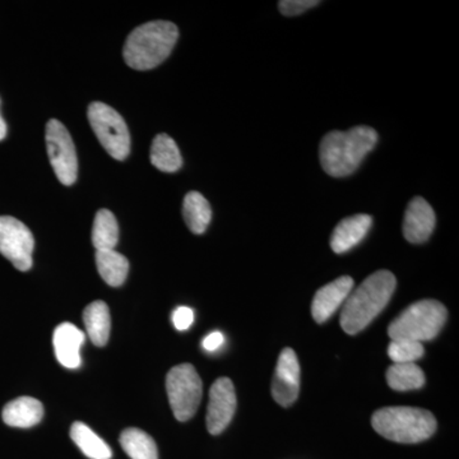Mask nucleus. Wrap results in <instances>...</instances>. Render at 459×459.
I'll use <instances>...</instances> for the list:
<instances>
[{
	"label": "nucleus",
	"instance_id": "obj_7",
	"mask_svg": "<svg viewBox=\"0 0 459 459\" xmlns=\"http://www.w3.org/2000/svg\"><path fill=\"white\" fill-rule=\"evenodd\" d=\"M166 391L175 419L184 422L195 415L201 403L204 385L192 364H180L169 371Z\"/></svg>",
	"mask_w": 459,
	"mask_h": 459
},
{
	"label": "nucleus",
	"instance_id": "obj_20",
	"mask_svg": "<svg viewBox=\"0 0 459 459\" xmlns=\"http://www.w3.org/2000/svg\"><path fill=\"white\" fill-rule=\"evenodd\" d=\"M151 162L160 171L175 172L183 166V157L171 137L159 134L151 146Z\"/></svg>",
	"mask_w": 459,
	"mask_h": 459
},
{
	"label": "nucleus",
	"instance_id": "obj_12",
	"mask_svg": "<svg viewBox=\"0 0 459 459\" xmlns=\"http://www.w3.org/2000/svg\"><path fill=\"white\" fill-rule=\"evenodd\" d=\"M353 285L355 282L351 277L342 276L319 289L314 296L312 305L313 318L316 322L320 325L327 322L351 294Z\"/></svg>",
	"mask_w": 459,
	"mask_h": 459
},
{
	"label": "nucleus",
	"instance_id": "obj_24",
	"mask_svg": "<svg viewBox=\"0 0 459 459\" xmlns=\"http://www.w3.org/2000/svg\"><path fill=\"white\" fill-rule=\"evenodd\" d=\"M386 382L397 392L413 391L425 385L424 371L415 362L411 364H394L386 371Z\"/></svg>",
	"mask_w": 459,
	"mask_h": 459
},
{
	"label": "nucleus",
	"instance_id": "obj_8",
	"mask_svg": "<svg viewBox=\"0 0 459 459\" xmlns=\"http://www.w3.org/2000/svg\"><path fill=\"white\" fill-rule=\"evenodd\" d=\"M47 147L57 179L63 186H74L77 180V153L71 134L59 120L51 119L48 123Z\"/></svg>",
	"mask_w": 459,
	"mask_h": 459
},
{
	"label": "nucleus",
	"instance_id": "obj_5",
	"mask_svg": "<svg viewBox=\"0 0 459 459\" xmlns=\"http://www.w3.org/2000/svg\"><path fill=\"white\" fill-rule=\"evenodd\" d=\"M446 307L437 300H421L410 305L389 325L391 340H410L425 342L434 340L446 322Z\"/></svg>",
	"mask_w": 459,
	"mask_h": 459
},
{
	"label": "nucleus",
	"instance_id": "obj_13",
	"mask_svg": "<svg viewBox=\"0 0 459 459\" xmlns=\"http://www.w3.org/2000/svg\"><path fill=\"white\" fill-rule=\"evenodd\" d=\"M435 212L424 198L416 197L407 205L403 220V235L412 244L425 243L435 229Z\"/></svg>",
	"mask_w": 459,
	"mask_h": 459
},
{
	"label": "nucleus",
	"instance_id": "obj_15",
	"mask_svg": "<svg viewBox=\"0 0 459 459\" xmlns=\"http://www.w3.org/2000/svg\"><path fill=\"white\" fill-rule=\"evenodd\" d=\"M371 225H373V219L369 214H355L342 220L332 234V250L337 255L349 252L367 237Z\"/></svg>",
	"mask_w": 459,
	"mask_h": 459
},
{
	"label": "nucleus",
	"instance_id": "obj_22",
	"mask_svg": "<svg viewBox=\"0 0 459 459\" xmlns=\"http://www.w3.org/2000/svg\"><path fill=\"white\" fill-rule=\"evenodd\" d=\"M120 446L132 459H159L155 440L140 429H126L120 435Z\"/></svg>",
	"mask_w": 459,
	"mask_h": 459
},
{
	"label": "nucleus",
	"instance_id": "obj_9",
	"mask_svg": "<svg viewBox=\"0 0 459 459\" xmlns=\"http://www.w3.org/2000/svg\"><path fill=\"white\" fill-rule=\"evenodd\" d=\"M35 238L25 223L11 216H0V255L5 256L18 271L32 267Z\"/></svg>",
	"mask_w": 459,
	"mask_h": 459
},
{
	"label": "nucleus",
	"instance_id": "obj_29",
	"mask_svg": "<svg viewBox=\"0 0 459 459\" xmlns=\"http://www.w3.org/2000/svg\"><path fill=\"white\" fill-rule=\"evenodd\" d=\"M5 137H7V124L0 114V141L4 140Z\"/></svg>",
	"mask_w": 459,
	"mask_h": 459
},
{
	"label": "nucleus",
	"instance_id": "obj_2",
	"mask_svg": "<svg viewBox=\"0 0 459 459\" xmlns=\"http://www.w3.org/2000/svg\"><path fill=\"white\" fill-rule=\"evenodd\" d=\"M377 142V133L370 126H355L350 131L328 133L320 142V164L328 175L344 178L358 170Z\"/></svg>",
	"mask_w": 459,
	"mask_h": 459
},
{
	"label": "nucleus",
	"instance_id": "obj_26",
	"mask_svg": "<svg viewBox=\"0 0 459 459\" xmlns=\"http://www.w3.org/2000/svg\"><path fill=\"white\" fill-rule=\"evenodd\" d=\"M319 4L318 0H282L279 3V9L283 16L291 17L304 13Z\"/></svg>",
	"mask_w": 459,
	"mask_h": 459
},
{
	"label": "nucleus",
	"instance_id": "obj_21",
	"mask_svg": "<svg viewBox=\"0 0 459 459\" xmlns=\"http://www.w3.org/2000/svg\"><path fill=\"white\" fill-rule=\"evenodd\" d=\"M71 437L75 446L90 459H111L113 452L98 434L83 422H74L71 428Z\"/></svg>",
	"mask_w": 459,
	"mask_h": 459
},
{
	"label": "nucleus",
	"instance_id": "obj_6",
	"mask_svg": "<svg viewBox=\"0 0 459 459\" xmlns=\"http://www.w3.org/2000/svg\"><path fill=\"white\" fill-rule=\"evenodd\" d=\"M87 115L91 128L108 155L119 161L126 160L131 152V134L122 115L104 102H92Z\"/></svg>",
	"mask_w": 459,
	"mask_h": 459
},
{
	"label": "nucleus",
	"instance_id": "obj_14",
	"mask_svg": "<svg viewBox=\"0 0 459 459\" xmlns=\"http://www.w3.org/2000/svg\"><path fill=\"white\" fill-rule=\"evenodd\" d=\"M86 341L81 329L72 323H62L57 325L53 334L54 351L57 361L66 369H77L81 367L80 350Z\"/></svg>",
	"mask_w": 459,
	"mask_h": 459
},
{
	"label": "nucleus",
	"instance_id": "obj_1",
	"mask_svg": "<svg viewBox=\"0 0 459 459\" xmlns=\"http://www.w3.org/2000/svg\"><path fill=\"white\" fill-rule=\"evenodd\" d=\"M397 285L392 272L382 270L368 277L344 301L341 327L347 334H358L386 307Z\"/></svg>",
	"mask_w": 459,
	"mask_h": 459
},
{
	"label": "nucleus",
	"instance_id": "obj_4",
	"mask_svg": "<svg viewBox=\"0 0 459 459\" xmlns=\"http://www.w3.org/2000/svg\"><path fill=\"white\" fill-rule=\"evenodd\" d=\"M371 425L385 439L402 444L424 442L437 430L433 413L416 407H385L374 413Z\"/></svg>",
	"mask_w": 459,
	"mask_h": 459
},
{
	"label": "nucleus",
	"instance_id": "obj_16",
	"mask_svg": "<svg viewBox=\"0 0 459 459\" xmlns=\"http://www.w3.org/2000/svg\"><path fill=\"white\" fill-rule=\"evenodd\" d=\"M44 407L40 401L32 397H20L8 402L3 409V421L12 428H32L41 421Z\"/></svg>",
	"mask_w": 459,
	"mask_h": 459
},
{
	"label": "nucleus",
	"instance_id": "obj_25",
	"mask_svg": "<svg viewBox=\"0 0 459 459\" xmlns=\"http://www.w3.org/2000/svg\"><path fill=\"white\" fill-rule=\"evenodd\" d=\"M422 343L410 340H392L388 347V355L394 364H411L424 356Z\"/></svg>",
	"mask_w": 459,
	"mask_h": 459
},
{
	"label": "nucleus",
	"instance_id": "obj_18",
	"mask_svg": "<svg viewBox=\"0 0 459 459\" xmlns=\"http://www.w3.org/2000/svg\"><path fill=\"white\" fill-rule=\"evenodd\" d=\"M96 265L100 276L108 286L119 287L126 282L129 272V262L126 256L114 250L96 252Z\"/></svg>",
	"mask_w": 459,
	"mask_h": 459
},
{
	"label": "nucleus",
	"instance_id": "obj_17",
	"mask_svg": "<svg viewBox=\"0 0 459 459\" xmlns=\"http://www.w3.org/2000/svg\"><path fill=\"white\" fill-rule=\"evenodd\" d=\"M83 322L90 340L96 346L102 347L110 337V310L104 301H93L84 309Z\"/></svg>",
	"mask_w": 459,
	"mask_h": 459
},
{
	"label": "nucleus",
	"instance_id": "obj_23",
	"mask_svg": "<svg viewBox=\"0 0 459 459\" xmlns=\"http://www.w3.org/2000/svg\"><path fill=\"white\" fill-rule=\"evenodd\" d=\"M119 241V225L113 212L100 210L92 229V244L96 250H114Z\"/></svg>",
	"mask_w": 459,
	"mask_h": 459
},
{
	"label": "nucleus",
	"instance_id": "obj_27",
	"mask_svg": "<svg viewBox=\"0 0 459 459\" xmlns=\"http://www.w3.org/2000/svg\"><path fill=\"white\" fill-rule=\"evenodd\" d=\"M195 322V313L188 307H179L172 313V323L178 331H186Z\"/></svg>",
	"mask_w": 459,
	"mask_h": 459
},
{
	"label": "nucleus",
	"instance_id": "obj_10",
	"mask_svg": "<svg viewBox=\"0 0 459 459\" xmlns=\"http://www.w3.org/2000/svg\"><path fill=\"white\" fill-rule=\"evenodd\" d=\"M237 411V394L229 377H220L211 386L207 410V429L212 435L221 434L229 427Z\"/></svg>",
	"mask_w": 459,
	"mask_h": 459
},
{
	"label": "nucleus",
	"instance_id": "obj_19",
	"mask_svg": "<svg viewBox=\"0 0 459 459\" xmlns=\"http://www.w3.org/2000/svg\"><path fill=\"white\" fill-rule=\"evenodd\" d=\"M184 220L193 234H204L212 219V210L207 199L198 192H190L184 198Z\"/></svg>",
	"mask_w": 459,
	"mask_h": 459
},
{
	"label": "nucleus",
	"instance_id": "obj_3",
	"mask_svg": "<svg viewBox=\"0 0 459 459\" xmlns=\"http://www.w3.org/2000/svg\"><path fill=\"white\" fill-rule=\"evenodd\" d=\"M179 38L174 23L153 21L133 30L124 45V60L135 71L156 68L170 56Z\"/></svg>",
	"mask_w": 459,
	"mask_h": 459
},
{
	"label": "nucleus",
	"instance_id": "obj_28",
	"mask_svg": "<svg viewBox=\"0 0 459 459\" xmlns=\"http://www.w3.org/2000/svg\"><path fill=\"white\" fill-rule=\"evenodd\" d=\"M223 342H225V337H223L221 332H212L204 338L202 344H204L205 351L214 352L222 346Z\"/></svg>",
	"mask_w": 459,
	"mask_h": 459
},
{
	"label": "nucleus",
	"instance_id": "obj_11",
	"mask_svg": "<svg viewBox=\"0 0 459 459\" xmlns=\"http://www.w3.org/2000/svg\"><path fill=\"white\" fill-rule=\"evenodd\" d=\"M300 392V365L294 350L285 349L280 353L274 371L272 394L283 407L291 406Z\"/></svg>",
	"mask_w": 459,
	"mask_h": 459
}]
</instances>
